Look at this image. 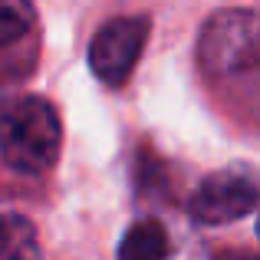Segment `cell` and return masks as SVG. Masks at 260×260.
Masks as SVG:
<instances>
[{
	"mask_svg": "<svg viewBox=\"0 0 260 260\" xmlns=\"http://www.w3.org/2000/svg\"><path fill=\"white\" fill-rule=\"evenodd\" d=\"M172 250L168 231L158 221H135L119 241V260H165Z\"/></svg>",
	"mask_w": 260,
	"mask_h": 260,
	"instance_id": "obj_5",
	"label": "cell"
},
{
	"mask_svg": "<svg viewBox=\"0 0 260 260\" xmlns=\"http://www.w3.org/2000/svg\"><path fill=\"white\" fill-rule=\"evenodd\" d=\"M30 26H33L30 0H0V46L17 43Z\"/></svg>",
	"mask_w": 260,
	"mask_h": 260,
	"instance_id": "obj_7",
	"label": "cell"
},
{
	"mask_svg": "<svg viewBox=\"0 0 260 260\" xmlns=\"http://www.w3.org/2000/svg\"><path fill=\"white\" fill-rule=\"evenodd\" d=\"M0 260H40L37 228L23 214L0 217Z\"/></svg>",
	"mask_w": 260,
	"mask_h": 260,
	"instance_id": "obj_6",
	"label": "cell"
},
{
	"mask_svg": "<svg viewBox=\"0 0 260 260\" xmlns=\"http://www.w3.org/2000/svg\"><path fill=\"white\" fill-rule=\"evenodd\" d=\"M63 125L46 99L26 95L0 115V155L20 175H43L56 165Z\"/></svg>",
	"mask_w": 260,
	"mask_h": 260,
	"instance_id": "obj_2",
	"label": "cell"
},
{
	"mask_svg": "<svg viewBox=\"0 0 260 260\" xmlns=\"http://www.w3.org/2000/svg\"><path fill=\"white\" fill-rule=\"evenodd\" d=\"M260 204V181L241 168H221L211 172L194 194L188 198V214L198 224H231L247 217Z\"/></svg>",
	"mask_w": 260,
	"mask_h": 260,
	"instance_id": "obj_4",
	"label": "cell"
},
{
	"mask_svg": "<svg viewBox=\"0 0 260 260\" xmlns=\"http://www.w3.org/2000/svg\"><path fill=\"white\" fill-rule=\"evenodd\" d=\"M152 33L148 17H115L106 20L89 40V70L99 83L122 86L132 76L142 50Z\"/></svg>",
	"mask_w": 260,
	"mask_h": 260,
	"instance_id": "obj_3",
	"label": "cell"
},
{
	"mask_svg": "<svg viewBox=\"0 0 260 260\" xmlns=\"http://www.w3.org/2000/svg\"><path fill=\"white\" fill-rule=\"evenodd\" d=\"M198 70L211 92L260 132V10L211 13L198 37Z\"/></svg>",
	"mask_w": 260,
	"mask_h": 260,
	"instance_id": "obj_1",
	"label": "cell"
},
{
	"mask_svg": "<svg viewBox=\"0 0 260 260\" xmlns=\"http://www.w3.org/2000/svg\"><path fill=\"white\" fill-rule=\"evenodd\" d=\"M257 234H260V217H257Z\"/></svg>",
	"mask_w": 260,
	"mask_h": 260,
	"instance_id": "obj_8",
	"label": "cell"
}]
</instances>
